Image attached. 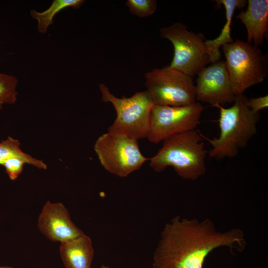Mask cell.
Masks as SVG:
<instances>
[{
	"mask_svg": "<svg viewBox=\"0 0 268 268\" xmlns=\"http://www.w3.org/2000/svg\"><path fill=\"white\" fill-rule=\"evenodd\" d=\"M94 149L104 168L120 177L139 169L149 160L141 152L138 140L110 132L98 138Z\"/></svg>",
	"mask_w": 268,
	"mask_h": 268,
	"instance_id": "obj_7",
	"label": "cell"
},
{
	"mask_svg": "<svg viewBox=\"0 0 268 268\" xmlns=\"http://www.w3.org/2000/svg\"><path fill=\"white\" fill-rule=\"evenodd\" d=\"M244 234L238 228L225 232L216 230L209 219L173 218L166 224L153 254L154 268H203L205 259L222 246L231 251H243Z\"/></svg>",
	"mask_w": 268,
	"mask_h": 268,
	"instance_id": "obj_1",
	"label": "cell"
},
{
	"mask_svg": "<svg viewBox=\"0 0 268 268\" xmlns=\"http://www.w3.org/2000/svg\"><path fill=\"white\" fill-rule=\"evenodd\" d=\"M248 104L253 112L259 113L260 110L268 107V96L266 95L257 98L248 99Z\"/></svg>",
	"mask_w": 268,
	"mask_h": 268,
	"instance_id": "obj_20",
	"label": "cell"
},
{
	"mask_svg": "<svg viewBox=\"0 0 268 268\" xmlns=\"http://www.w3.org/2000/svg\"><path fill=\"white\" fill-rule=\"evenodd\" d=\"M248 99L241 94L236 96L233 105L229 108L218 104L213 106L219 110L220 135L210 139L201 134L211 145L209 152L211 158L220 160L236 157L240 149L245 147L256 134L259 113L250 108Z\"/></svg>",
	"mask_w": 268,
	"mask_h": 268,
	"instance_id": "obj_2",
	"label": "cell"
},
{
	"mask_svg": "<svg viewBox=\"0 0 268 268\" xmlns=\"http://www.w3.org/2000/svg\"><path fill=\"white\" fill-rule=\"evenodd\" d=\"M203 109L198 102L181 106L154 105L147 139L158 143L175 134L195 130Z\"/></svg>",
	"mask_w": 268,
	"mask_h": 268,
	"instance_id": "obj_9",
	"label": "cell"
},
{
	"mask_svg": "<svg viewBox=\"0 0 268 268\" xmlns=\"http://www.w3.org/2000/svg\"><path fill=\"white\" fill-rule=\"evenodd\" d=\"M100 268H109V267L108 266H105V265H103L101 266Z\"/></svg>",
	"mask_w": 268,
	"mask_h": 268,
	"instance_id": "obj_22",
	"label": "cell"
},
{
	"mask_svg": "<svg viewBox=\"0 0 268 268\" xmlns=\"http://www.w3.org/2000/svg\"><path fill=\"white\" fill-rule=\"evenodd\" d=\"M126 5L131 14L144 18L151 15L155 12L157 2L155 0H127Z\"/></svg>",
	"mask_w": 268,
	"mask_h": 268,
	"instance_id": "obj_18",
	"label": "cell"
},
{
	"mask_svg": "<svg viewBox=\"0 0 268 268\" xmlns=\"http://www.w3.org/2000/svg\"><path fill=\"white\" fill-rule=\"evenodd\" d=\"M217 5H222L225 9L226 22L219 35L212 40H205V44L211 63L220 60L221 52L220 48L231 43L234 40L231 36V26L234 12L236 8L244 7L247 1L245 0H216Z\"/></svg>",
	"mask_w": 268,
	"mask_h": 268,
	"instance_id": "obj_14",
	"label": "cell"
},
{
	"mask_svg": "<svg viewBox=\"0 0 268 268\" xmlns=\"http://www.w3.org/2000/svg\"><path fill=\"white\" fill-rule=\"evenodd\" d=\"M18 83L16 77L0 72V110L4 104H14L16 102Z\"/></svg>",
	"mask_w": 268,
	"mask_h": 268,
	"instance_id": "obj_17",
	"label": "cell"
},
{
	"mask_svg": "<svg viewBox=\"0 0 268 268\" xmlns=\"http://www.w3.org/2000/svg\"><path fill=\"white\" fill-rule=\"evenodd\" d=\"M160 36L169 40L174 47V55L168 67L193 77L211 63L202 33L189 31L180 22L161 28Z\"/></svg>",
	"mask_w": 268,
	"mask_h": 268,
	"instance_id": "obj_6",
	"label": "cell"
},
{
	"mask_svg": "<svg viewBox=\"0 0 268 268\" xmlns=\"http://www.w3.org/2000/svg\"><path fill=\"white\" fill-rule=\"evenodd\" d=\"M85 0H55L51 6L46 10L39 12L35 10L30 11V15L37 21L39 32L44 34L47 31L49 26L53 24V19L56 13L67 7L78 8Z\"/></svg>",
	"mask_w": 268,
	"mask_h": 268,
	"instance_id": "obj_15",
	"label": "cell"
},
{
	"mask_svg": "<svg viewBox=\"0 0 268 268\" xmlns=\"http://www.w3.org/2000/svg\"><path fill=\"white\" fill-rule=\"evenodd\" d=\"M38 227L53 242L62 243L84 234L72 221L68 210L60 202L48 201L38 219Z\"/></svg>",
	"mask_w": 268,
	"mask_h": 268,
	"instance_id": "obj_11",
	"label": "cell"
},
{
	"mask_svg": "<svg viewBox=\"0 0 268 268\" xmlns=\"http://www.w3.org/2000/svg\"><path fill=\"white\" fill-rule=\"evenodd\" d=\"M163 141L162 147L149 160L155 171L160 172L171 166L181 178L191 180L205 173L207 151L198 131L195 129L178 134Z\"/></svg>",
	"mask_w": 268,
	"mask_h": 268,
	"instance_id": "obj_3",
	"label": "cell"
},
{
	"mask_svg": "<svg viewBox=\"0 0 268 268\" xmlns=\"http://www.w3.org/2000/svg\"><path fill=\"white\" fill-rule=\"evenodd\" d=\"M196 99L211 104L223 105L234 102L236 95L230 84L225 61L205 67L198 74Z\"/></svg>",
	"mask_w": 268,
	"mask_h": 268,
	"instance_id": "obj_10",
	"label": "cell"
},
{
	"mask_svg": "<svg viewBox=\"0 0 268 268\" xmlns=\"http://www.w3.org/2000/svg\"><path fill=\"white\" fill-rule=\"evenodd\" d=\"M20 146L19 141L11 137H8L6 140H2L0 143V165H2L9 158L17 157L25 160L27 164L40 169H46L47 165L42 160L37 159L24 152Z\"/></svg>",
	"mask_w": 268,
	"mask_h": 268,
	"instance_id": "obj_16",
	"label": "cell"
},
{
	"mask_svg": "<svg viewBox=\"0 0 268 268\" xmlns=\"http://www.w3.org/2000/svg\"><path fill=\"white\" fill-rule=\"evenodd\" d=\"M25 163L27 164L24 159L17 157H13L6 160L2 166L5 168L9 178L12 180H15L22 172Z\"/></svg>",
	"mask_w": 268,
	"mask_h": 268,
	"instance_id": "obj_19",
	"label": "cell"
},
{
	"mask_svg": "<svg viewBox=\"0 0 268 268\" xmlns=\"http://www.w3.org/2000/svg\"><path fill=\"white\" fill-rule=\"evenodd\" d=\"M231 85L235 95L264 81L268 72L267 55L259 47L236 39L222 47Z\"/></svg>",
	"mask_w": 268,
	"mask_h": 268,
	"instance_id": "obj_4",
	"label": "cell"
},
{
	"mask_svg": "<svg viewBox=\"0 0 268 268\" xmlns=\"http://www.w3.org/2000/svg\"><path fill=\"white\" fill-rule=\"evenodd\" d=\"M60 253L66 268H91L94 256L92 240L84 234L61 243Z\"/></svg>",
	"mask_w": 268,
	"mask_h": 268,
	"instance_id": "obj_13",
	"label": "cell"
},
{
	"mask_svg": "<svg viewBox=\"0 0 268 268\" xmlns=\"http://www.w3.org/2000/svg\"><path fill=\"white\" fill-rule=\"evenodd\" d=\"M0 268H13L10 266H0Z\"/></svg>",
	"mask_w": 268,
	"mask_h": 268,
	"instance_id": "obj_21",
	"label": "cell"
},
{
	"mask_svg": "<svg viewBox=\"0 0 268 268\" xmlns=\"http://www.w3.org/2000/svg\"><path fill=\"white\" fill-rule=\"evenodd\" d=\"M245 25L247 33V42L259 47L266 37L268 27V0H248L245 11L236 16Z\"/></svg>",
	"mask_w": 268,
	"mask_h": 268,
	"instance_id": "obj_12",
	"label": "cell"
},
{
	"mask_svg": "<svg viewBox=\"0 0 268 268\" xmlns=\"http://www.w3.org/2000/svg\"><path fill=\"white\" fill-rule=\"evenodd\" d=\"M145 85L154 105L181 106L196 102L193 78L168 66L146 73Z\"/></svg>",
	"mask_w": 268,
	"mask_h": 268,
	"instance_id": "obj_8",
	"label": "cell"
},
{
	"mask_svg": "<svg viewBox=\"0 0 268 268\" xmlns=\"http://www.w3.org/2000/svg\"><path fill=\"white\" fill-rule=\"evenodd\" d=\"M99 88L103 102L112 103L117 114L108 132L137 140L147 138L151 112L154 105L147 92L145 90L130 97L118 98L113 95L104 84H100Z\"/></svg>",
	"mask_w": 268,
	"mask_h": 268,
	"instance_id": "obj_5",
	"label": "cell"
}]
</instances>
